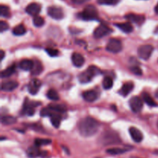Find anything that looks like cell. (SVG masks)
I'll return each mask as SVG.
<instances>
[{
	"mask_svg": "<svg viewBox=\"0 0 158 158\" xmlns=\"http://www.w3.org/2000/svg\"><path fill=\"white\" fill-rule=\"evenodd\" d=\"M33 63L34 62L32 61V60H23L20 62L19 64V66L20 69H23V70L29 71L32 69V66H33Z\"/></svg>",
	"mask_w": 158,
	"mask_h": 158,
	"instance_id": "603a6c76",
	"label": "cell"
},
{
	"mask_svg": "<svg viewBox=\"0 0 158 158\" xmlns=\"http://www.w3.org/2000/svg\"><path fill=\"white\" fill-rule=\"evenodd\" d=\"M46 97L49 100H52V101H56L60 99V96H59L58 93L56 89H50L48 90L47 94H46Z\"/></svg>",
	"mask_w": 158,
	"mask_h": 158,
	"instance_id": "4316f807",
	"label": "cell"
},
{
	"mask_svg": "<svg viewBox=\"0 0 158 158\" xmlns=\"http://www.w3.org/2000/svg\"><path fill=\"white\" fill-rule=\"evenodd\" d=\"M19 86V83L15 80H9V81H5L2 83L1 89L6 92H11L14 89H16Z\"/></svg>",
	"mask_w": 158,
	"mask_h": 158,
	"instance_id": "5bb4252c",
	"label": "cell"
},
{
	"mask_svg": "<svg viewBox=\"0 0 158 158\" xmlns=\"http://www.w3.org/2000/svg\"><path fill=\"white\" fill-rule=\"evenodd\" d=\"M155 12L158 15V3H157V5L156 6V7H155Z\"/></svg>",
	"mask_w": 158,
	"mask_h": 158,
	"instance_id": "60d3db41",
	"label": "cell"
},
{
	"mask_svg": "<svg viewBox=\"0 0 158 158\" xmlns=\"http://www.w3.org/2000/svg\"><path fill=\"white\" fill-rule=\"evenodd\" d=\"M48 15L52 19L56 20L62 19L64 16L63 9L58 6H50L48 8Z\"/></svg>",
	"mask_w": 158,
	"mask_h": 158,
	"instance_id": "30bf717a",
	"label": "cell"
},
{
	"mask_svg": "<svg viewBox=\"0 0 158 158\" xmlns=\"http://www.w3.org/2000/svg\"><path fill=\"white\" fill-rule=\"evenodd\" d=\"M39 105H40V103L35 101H29L28 100H26V102H25L24 105H23L22 114L27 116H32L34 113H35L34 108L38 106Z\"/></svg>",
	"mask_w": 158,
	"mask_h": 158,
	"instance_id": "52a82bcc",
	"label": "cell"
},
{
	"mask_svg": "<svg viewBox=\"0 0 158 158\" xmlns=\"http://www.w3.org/2000/svg\"><path fill=\"white\" fill-rule=\"evenodd\" d=\"M43 69V67L41 62H40L39 60H35V61H34L33 66H32V69L30 70L31 74H32V76H38L41 73Z\"/></svg>",
	"mask_w": 158,
	"mask_h": 158,
	"instance_id": "7402d4cb",
	"label": "cell"
},
{
	"mask_svg": "<svg viewBox=\"0 0 158 158\" xmlns=\"http://www.w3.org/2000/svg\"><path fill=\"white\" fill-rule=\"evenodd\" d=\"M1 121L5 125H11L16 122V118L12 116H4L2 117Z\"/></svg>",
	"mask_w": 158,
	"mask_h": 158,
	"instance_id": "f1b7e54d",
	"label": "cell"
},
{
	"mask_svg": "<svg viewBox=\"0 0 158 158\" xmlns=\"http://www.w3.org/2000/svg\"><path fill=\"white\" fill-rule=\"evenodd\" d=\"M155 97L158 99V89H157V91H156V93H155Z\"/></svg>",
	"mask_w": 158,
	"mask_h": 158,
	"instance_id": "b9f144b4",
	"label": "cell"
},
{
	"mask_svg": "<svg viewBox=\"0 0 158 158\" xmlns=\"http://www.w3.org/2000/svg\"><path fill=\"white\" fill-rule=\"evenodd\" d=\"M129 133L131 136V138L134 140V142L136 143H140L143 140V134L140 132V130L137 129V127H131L129 129Z\"/></svg>",
	"mask_w": 158,
	"mask_h": 158,
	"instance_id": "7c38bea8",
	"label": "cell"
},
{
	"mask_svg": "<svg viewBox=\"0 0 158 158\" xmlns=\"http://www.w3.org/2000/svg\"><path fill=\"white\" fill-rule=\"evenodd\" d=\"M52 143V140H49V139H42V138H36L35 140V145H36L37 147H41L43 145H48Z\"/></svg>",
	"mask_w": 158,
	"mask_h": 158,
	"instance_id": "d6a6232c",
	"label": "cell"
},
{
	"mask_svg": "<svg viewBox=\"0 0 158 158\" xmlns=\"http://www.w3.org/2000/svg\"><path fill=\"white\" fill-rule=\"evenodd\" d=\"M61 116H60V114H52L50 117V120L51 123H52V126L56 128L60 127V122H61Z\"/></svg>",
	"mask_w": 158,
	"mask_h": 158,
	"instance_id": "484cf974",
	"label": "cell"
},
{
	"mask_svg": "<svg viewBox=\"0 0 158 158\" xmlns=\"http://www.w3.org/2000/svg\"><path fill=\"white\" fill-rule=\"evenodd\" d=\"M128 150L123 149V148H110V149H108L106 151L107 154H111V155H119V154H124L125 152H127Z\"/></svg>",
	"mask_w": 158,
	"mask_h": 158,
	"instance_id": "83f0119b",
	"label": "cell"
},
{
	"mask_svg": "<svg viewBox=\"0 0 158 158\" xmlns=\"http://www.w3.org/2000/svg\"><path fill=\"white\" fill-rule=\"evenodd\" d=\"M40 147H37L36 145L35 146L30 147V148H28L27 150V155L28 157L30 158H35L37 157H40L42 154L41 151L40 150Z\"/></svg>",
	"mask_w": 158,
	"mask_h": 158,
	"instance_id": "d6986e66",
	"label": "cell"
},
{
	"mask_svg": "<svg viewBox=\"0 0 158 158\" xmlns=\"http://www.w3.org/2000/svg\"><path fill=\"white\" fill-rule=\"evenodd\" d=\"M113 79L110 77H106L103 80V87L105 89H110L113 87Z\"/></svg>",
	"mask_w": 158,
	"mask_h": 158,
	"instance_id": "4dcf8cb0",
	"label": "cell"
},
{
	"mask_svg": "<svg viewBox=\"0 0 158 158\" xmlns=\"http://www.w3.org/2000/svg\"><path fill=\"white\" fill-rule=\"evenodd\" d=\"M131 70L133 73L135 74V75L137 76H141L142 74H143V72H142L141 69L137 66H132V67L131 68Z\"/></svg>",
	"mask_w": 158,
	"mask_h": 158,
	"instance_id": "d590c367",
	"label": "cell"
},
{
	"mask_svg": "<svg viewBox=\"0 0 158 158\" xmlns=\"http://www.w3.org/2000/svg\"><path fill=\"white\" fill-rule=\"evenodd\" d=\"M100 124L92 117H85L78 123V130L83 137H89L95 135L99 130Z\"/></svg>",
	"mask_w": 158,
	"mask_h": 158,
	"instance_id": "6da1fadb",
	"label": "cell"
},
{
	"mask_svg": "<svg viewBox=\"0 0 158 158\" xmlns=\"http://www.w3.org/2000/svg\"><path fill=\"white\" fill-rule=\"evenodd\" d=\"M101 142L104 145L115 144V143H120V139L119 138V136L116 133L109 131V132L103 134L101 137Z\"/></svg>",
	"mask_w": 158,
	"mask_h": 158,
	"instance_id": "277c9868",
	"label": "cell"
},
{
	"mask_svg": "<svg viewBox=\"0 0 158 158\" xmlns=\"http://www.w3.org/2000/svg\"><path fill=\"white\" fill-rule=\"evenodd\" d=\"M157 127H158V121H157Z\"/></svg>",
	"mask_w": 158,
	"mask_h": 158,
	"instance_id": "ee69618b",
	"label": "cell"
},
{
	"mask_svg": "<svg viewBox=\"0 0 158 158\" xmlns=\"http://www.w3.org/2000/svg\"><path fill=\"white\" fill-rule=\"evenodd\" d=\"M129 103L131 110L134 113L140 112L142 108H143V101H142V100L140 97H136V96L131 97V99L129 101Z\"/></svg>",
	"mask_w": 158,
	"mask_h": 158,
	"instance_id": "9c48e42d",
	"label": "cell"
},
{
	"mask_svg": "<svg viewBox=\"0 0 158 158\" xmlns=\"http://www.w3.org/2000/svg\"><path fill=\"white\" fill-rule=\"evenodd\" d=\"M15 72V65L13 64L12 65V66H9V67H8L7 69L2 71L1 77L2 78H7V77H11L12 74H14V73Z\"/></svg>",
	"mask_w": 158,
	"mask_h": 158,
	"instance_id": "d4e9b609",
	"label": "cell"
},
{
	"mask_svg": "<svg viewBox=\"0 0 158 158\" xmlns=\"http://www.w3.org/2000/svg\"><path fill=\"white\" fill-rule=\"evenodd\" d=\"M125 18L129 20L131 23H137L138 25H142L145 21V17L143 15H137V14L130 13L125 15Z\"/></svg>",
	"mask_w": 158,
	"mask_h": 158,
	"instance_id": "9a60e30c",
	"label": "cell"
},
{
	"mask_svg": "<svg viewBox=\"0 0 158 158\" xmlns=\"http://www.w3.org/2000/svg\"><path fill=\"white\" fill-rule=\"evenodd\" d=\"M110 32H112V30H111L110 28H109L106 25L101 24L98 27L96 28L94 32V35L96 39H100L104 37L105 35H109Z\"/></svg>",
	"mask_w": 158,
	"mask_h": 158,
	"instance_id": "ba28073f",
	"label": "cell"
},
{
	"mask_svg": "<svg viewBox=\"0 0 158 158\" xmlns=\"http://www.w3.org/2000/svg\"><path fill=\"white\" fill-rule=\"evenodd\" d=\"M48 107L51 110L52 114H63L66 111V107L64 105H59V104H52L48 106Z\"/></svg>",
	"mask_w": 158,
	"mask_h": 158,
	"instance_id": "44dd1931",
	"label": "cell"
},
{
	"mask_svg": "<svg viewBox=\"0 0 158 158\" xmlns=\"http://www.w3.org/2000/svg\"><path fill=\"white\" fill-rule=\"evenodd\" d=\"M134 85L132 82H128V83H124V84L122 86L121 89L119 90V94H120L123 97H127L128 94H130L131 93V91L134 89Z\"/></svg>",
	"mask_w": 158,
	"mask_h": 158,
	"instance_id": "e0dca14e",
	"label": "cell"
},
{
	"mask_svg": "<svg viewBox=\"0 0 158 158\" xmlns=\"http://www.w3.org/2000/svg\"><path fill=\"white\" fill-rule=\"evenodd\" d=\"M42 83L40 80L38 79H32L30 82H29V85H28V90H29V94L32 95H35L39 92V89L41 87Z\"/></svg>",
	"mask_w": 158,
	"mask_h": 158,
	"instance_id": "8fae6325",
	"label": "cell"
},
{
	"mask_svg": "<svg viewBox=\"0 0 158 158\" xmlns=\"http://www.w3.org/2000/svg\"><path fill=\"white\" fill-rule=\"evenodd\" d=\"M123 49L122 43L117 39H110L106 45V50L113 53H118Z\"/></svg>",
	"mask_w": 158,
	"mask_h": 158,
	"instance_id": "5b68a950",
	"label": "cell"
},
{
	"mask_svg": "<svg viewBox=\"0 0 158 158\" xmlns=\"http://www.w3.org/2000/svg\"><path fill=\"white\" fill-rule=\"evenodd\" d=\"M46 51L50 56H56L59 54V51L57 49H52V48H48L46 49Z\"/></svg>",
	"mask_w": 158,
	"mask_h": 158,
	"instance_id": "8d00e7d4",
	"label": "cell"
},
{
	"mask_svg": "<svg viewBox=\"0 0 158 158\" xmlns=\"http://www.w3.org/2000/svg\"><path fill=\"white\" fill-rule=\"evenodd\" d=\"M80 17L83 20L97 19L98 18V12L97 8L93 5H89L80 14Z\"/></svg>",
	"mask_w": 158,
	"mask_h": 158,
	"instance_id": "3957f363",
	"label": "cell"
},
{
	"mask_svg": "<svg viewBox=\"0 0 158 158\" xmlns=\"http://www.w3.org/2000/svg\"><path fill=\"white\" fill-rule=\"evenodd\" d=\"M41 11V6L38 3H31V4L28 5L27 7L26 8V12H27L29 15H32V16H35L38 15L39 13Z\"/></svg>",
	"mask_w": 158,
	"mask_h": 158,
	"instance_id": "4fadbf2b",
	"label": "cell"
},
{
	"mask_svg": "<svg viewBox=\"0 0 158 158\" xmlns=\"http://www.w3.org/2000/svg\"><path fill=\"white\" fill-rule=\"evenodd\" d=\"M71 60H72V63L76 67H81L83 64L85 63V59L83 56V55H81L79 52H73L71 57Z\"/></svg>",
	"mask_w": 158,
	"mask_h": 158,
	"instance_id": "2e32d148",
	"label": "cell"
},
{
	"mask_svg": "<svg viewBox=\"0 0 158 158\" xmlns=\"http://www.w3.org/2000/svg\"><path fill=\"white\" fill-rule=\"evenodd\" d=\"M100 69H99L97 66H89V68H88L86 71H84V72L82 73L81 74L79 75V81L82 83H89V81L92 80V79L94 78V77H96V76L98 75L99 73H100Z\"/></svg>",
	"mask_w": 158,
	"mask_h": 158,
	"instance_id": "7a4b0ae2",
	"label": "cell"
},
{
	"mask_svg": "<svg viewBox=\"0 0 158 158\" xmlns=\"http://www.w3.org/2000/svg\"><path fill=\"white\" fill-rule=\"evenodd\" d=\"M131 158H140V157H134V156H133V157H131Z\"/></svg>",
	"mask_w": 158,
	"mask_h": 158,
	"instance_id": "7bdbcfd3",
	"label": "cell"
},
{
	"mask_svg": "<svg viewBox=\"0 0 158 158\" xmlns=\"http://www.w3.org/2000/svg\"><path fill=\"white\" fill-rule=\"evenodd\" d=\"M83 98L87 102H94L98 98V94L94 90H87L83 93Z\"/></svg>",
	"mask_w": 158,
	"mask_h": 158,
	"instance_id": "ac0fdd59",
	"label": "cell"
},
{
	"mask_svg": "<svg viewBox=\"0 0 158 158\" xmlns=\"http://www.w3.org/2000/svg\"><path fill=\"white\" fill-rule=\"evenodd\" d=\"M26 28L24 27L23 25H18V26H15V28L12 30V33L14 34L15 35H22L23 34L26 33Z\"/></svg>",
	"mask_w": 158,
	"mask_h": 158,
	"instance_id": "f546056e",
	"label": "cell"
},
{
	"mask_svg": "<svg viewBox=\"0 0 158 158\" xmlns=\"http://www.w3.org/2000/svg\"><path fill=\"white\" fill-rule=\"evenodd\" d=\"M142 98H143V101L150 106H157V103H156L154 100V99L151 97V96L148 93L143 92L142 94Z\"/></svg>",
	"mask_w": 158,
	"mask_h": 158,
	"instance_id": "cb8c5ba5",
	"label": "cell"
},
{
	"mask_svg": "<svg viewBox=\"0 0 158 158\" xmlns=\"http://www.w3.org/2000/svg\"><path fill=\"white\" fill-rule=\"evenodd\" d=\"M116 26L118 27L122 32H125V33H130V32H133V30H134V27H133L131 22H129V23H117V24H116Z\"/></svg>",
	"mask_w": 158,
	"mask_h": 158,
	"instance_id": "ffe728a7",
	"label": "cell"
},
{
	"mask_svg": "<svg viewBox=\"0 0 158 158\" xmlns=\"http://www.w3.org/2000/svg\"><path fill=\"white\" fill-rule=\"evenodd\" d=\"M33 24L36 27H41L44 25V19L41 16L35 15L33 17Z\"/></svg>",
	"mask_w": 158,
	"mask_h": 158,
	"instance_id": "836d02e7",
	"label": "cell"
},
{
	"mask_svg": "<svg viewBox=\"0 0 158 158\" xmlns=\"http://www.w3.org/2000/svg\"><path fill=\"white\" fill-rule=\"evenodd\" d=\"M0 15L4 18H9L10 16V11H9V7L4 6V5H2L0 6Z\"/></svg>",
	"mask_w": 158,
	"mask_h": 158,
	"instance_id": "1f68e13d",
	"label": "cell"
},
{
	"mask_svg": "<svg viewBox=\"0 0 158 158\" xmlns=\"http://www.w3.org/2000/svg\"><path fill=\"white\" fill-rule=\"evenodd\" d=\"M9 28V26L6 22L5 21L0 22V31H1L2 32H4V31H6Z\"/></svg>",
	"mask_w": 158,
	"mask_h": 158,
	"instance_id": "74e56055",
	"label": "cell"
},
{
	"mask_svg": "<svg viewBox=\"0 0 158 158\" xmlns=\"http://www.w3.org/2000/svg\"><path fill=\"white\" fill-rule=\"evenodd\" d=\"M0 53H1V60H3V58H4L5 56V52L3 50H1V52H0Z\"/></svg>",
	"mask_w": 158,
	"mask_h": 158,
	"instance_id": "ab89813d",
	"label": "cell"
},
{
	"mask_svg": "<svg viewBox=\"0 0 158 158\" xmlns=\"http://www.w3.org/2000/svg\"><path fill=\"white\" fill-rule=\"evenodd\" d=\"M154 51V47L151 45H143L138 48V56L140 59L143 60H149Z\"/></svg>",
	"mask_w": 158,
	"mask_h": 158,
	"instance_id": "8992f818",
	"label": "cell"
},
{
	"mask_svg": "<svg viewBox=\"0 0 158 158\" xmlns=\"http://www.w3.org/2000/svg\"><path fill=\"white\" fill-rule=\"evenodd\" d=\"M89 0H72V2L73 3H75V4H77V5H80V4H83V3L86 2H88Z\"/></svg>",
	"mask_w": 158,
	"mask_h": 158,
	"instance_id": "f35d334b",
	"label": "cell"
},
{
	"mask_svg": "<svg viewBox=\"0 0 158 158\" xmlns=\"http://www.w3.org/2000/svg\"><path fill=\"white\" fill-rule=\"evenodd\" d=\"M119 0H97V2L100 5H115Z\"/></svg>",
	"mask_w": 158,
	"mask_h": 158,
	"instance_id": "e575fe53",
	"label": "cell"
}]
</instances>
